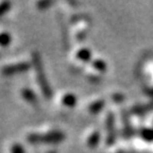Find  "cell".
Segmentation results:
<instances>
[{"mask_svg":"<svg viewBox=\"0 0 153 153\" xmlns=\"http://www.w3.org/2000/svg\"><path fill=\"white\" fill-rule=\"evenodd\" d=\"M33 64L34 68H35L36 76H37V82L39 85L43 95L45 96V98L50 99L52 97V89L50 87V84L47 80V76H46L45 69H44L43 62L41 60V56L38 53H33Z\"/></svg>","mask_w":153,"mask_h":153,"instance_id":"cell-1","label":"cell"},{"mask_svg":"<svg viewBox=\"0 0 153 153\" xmlns=\"http://www.w3.org/2000/svg\"><path fill=\"white\" fill-rule=\"evenodd\" d=\"M64 138V133H62L60 131H52L45 134H30L28 136V141H30L32 143H60Z\"/></svg>","mask_w":153,"mask_h":153,"instance_id":"cell-2","label":"cell"},{"mask_svg":"<svg viewBox=\"0 0 153 153\" xmlns=\"http://www.w3.org/2000/svg\"><path fill=\"white\" fill-rule=\"evenodd\" d=\"M31 65L27 62H20V63H16V64H11V65H7L2 68V74L5 76H11V74H22L25 72L27 70H29Z\"/></svg>","mask_w":153,"mask_h":153,"instance_id":"cell-3","label":"cell"},{"mask_svg":"<svg viewBox=\"0 0 153 153\" xmlns=\"http://www.w3.org/2000/svg\"><path fill=\"white\" fill-rule=\"evenodd\" d=\"M106 127H108V143H112L115 138V133H114V118H113L112 114H108V120H106Z\"/></svg>","mask_w":153,"mask_h":153,"instance_id":"cell-4","label":"cell"},{"mask_svg":"<svg viewBox=\"0 0 153 153\" xmlns=\"http://www.w3.org/2000/svg\"><path fill=\"white\" fill-rule=\"evenodd\" d=\"M22 96L25 100H27L29 103H32V104H36L37 103V97L36 95L29 88H25L22 91Z\"/></svg>","mask_w":153,"mask_h":153,"instance_id":"cell-5","label":"cell"},{"mask_svg":"<svg viewBox=\"0 0 153 153\" xmlns=\"http://www.w3.org/2000/svg\"><path fill=\"white\" fill-rule=\"evenodd\" d=\"M63 104L65 106H68V108H72L74 105L76 104V97L72 94H67L63 97V100H62Z\"/></svg>","mask_w":153,"mask_h":153,"instance_id":"cell-6","label":"cell"},{"mask_svg":"<svg viewBox=\"0 0 153 153\" xmlns=\"http://www.w3.org/2000/svg\"><path fill=\"white\" fill-rule=\"evenodd\" d=\"M76 57H78L79 60L83 61V62H88V61L91 59V52L89 51V49H87V48H83V49L78 51Z\"/></svg>","mask_w":153,"mask_h":153,"instance_id":"cell-7","label":"cell"},{"mask_svg":"<svg viewBox=\"0 0 153 153\" xmlns=\"http://www.w3.org/2000/svg\"><path fill=\"white\" fill-rule=\"evenodd\" d=\"M103 106H104V101L103 100L96 101V102H93L89 105V112L91 114H97V113H99L102 110Z\"/></svg>","mask_w":153,"mask_h":153,"instance_id":"cell-8","label":"cell"},{"mask_svg":"<svg viewBox=\"0 0 153 153\" xmlns=\"http://www.w3.org/2000/svg\"><path fill=\"white\" fill-rule=\"evenodd\" d=\"M99 139H100V134L98 132H94V133L91 134V136L87 139V143L91 148H95L99 143Z\"/></svg>","mask_w":153,"mask_h":153,"instance_id":"cell-9","label":"cell"},{"mask_svg":"<svg viewBox=\"0 0 153 153\" xmlns=\"http://www.w3.org/2000/svg\"><path fill=\"white\" fill-rule=\"evenodd\" d=\"M11 43V35L9 33H0V46L5 47V46H9Z\"/></svg>","mask_w":153,"mask_h":153,"instance_id":"cell-10","label":"cell"},{"mask_svg":"<svg viewBox=\"0 0 153 153\" xmlns=\"http://www.w3.org/2000/svg\"><path fill=\"white\" fill-rule=\"evenodd\" d=\"M10 7H11V3L7 2V1L0 3V16H2L3 14H5L10 10Z\"/></svg>","mask_w":153,"mask_h":153,"instance_id":"cell-11","label":"cell"},{"mask_svg":"<svg viewBox=\"0 0 153 153\" xmlns=\"http://www.w3.org/2000/svg\"><path fill=\"white\" fill-rule=\"evenodd\" d=\"M93 66L95 67L96 69H98V70H100V71H104L105 70V63L104 62H102L101 60H97V61H95V62L93 63Z\"/></svg>","mask_w":153,"mask_h":153,"instance_id":"cell-12","label":"cell"},{"mask_svg":"<svg viewBox=\"0 0 153 153\" xmlns=\"http://www.w3.org/2000/svg\"><path fill=\"white\" fill-rule=\"evenodd\" d=\"M11 153H26L25 149L22 148V146L20 143H14L11 149Z\"/></svg>","mask_w":153,"mask_h":153,"instance_id":"cell-13","label":"cell"},{"mask_svg":"<svg viewBox=\"0 0 153 153\" xmlns=\"http://www.w3.org/2000/svg\"><path fill=\"white\" fill-rule=\"evenodd\" d=\"M52 4V2H49V1H43V2H38L37 3V7H39L41 10H45L47 9V7Z\"/></svg>","mask_w":153,"mask_h":153,"instance_id":"cell-14","label":"cell"},{"mask_svg":"<svg viewBox=\"0 0 153 153\" xmlns=\"http://www.w3.org/2000/svg\"><path fill=\"white\" fill-rule=\"evenodd\" d=\"M48 153H56V152H55V151H49Z\"/></svg>","mask_w":153,"mask_h":153,"instance_id":"cell-15","label":"cell"}]
</instances>
